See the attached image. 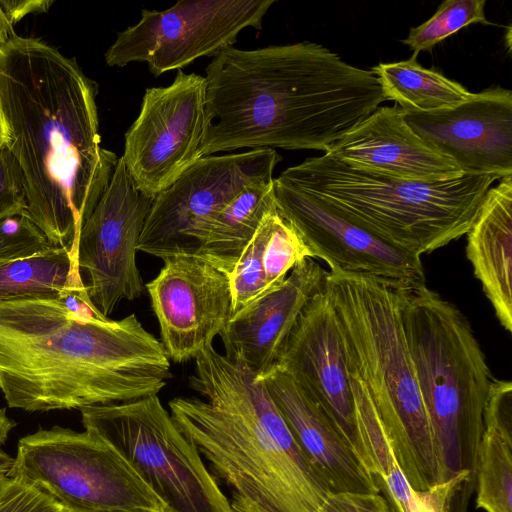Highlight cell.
I'll return each instance as SVG.
<instances>
[{
    "label": "cell",
    "mask_w": 512,
    "mask_h": 512,
    "mask_svg": "<svg viewBox=\"0 0 512 512\" xmlns=\"http://www.w3.org/2000/svg\"><path fill=\"white\" fill-rule=\"evenodd\" d=\"M275 0H183L142 10L138 23L117 34L104 57L111 67L145 62L154 76L182 70L196 59L232 46L245 28H262Z\"/></svg>",
    "instance_id": "obj_11"
},
{
    "label": "cell",
    "mask_w": 512,
    "mask_h": 512,
    "mask_svg": "<svg viewBox=\"0 0 512 512\" xmlns=\"http://www.w3.org/2000/svg\"><path fill=\"white\" fill-rule=\"evenodd\" d=\"M468 481L469 474L462 473L424 490L411 488L406 512H451L455 502L456 512H466Z\"/></svg>",
    "instance_id": "obj_29"
},
{
    "label": "cell",
    "mask_w": 512,
    "mask_h": 512,
    "mask_svg": "<svg viewBox=\"0 0 512 512\" xmlns=\"http://www.w3.org/2000/svg\"><path fill=\"white\" fill-rule=\"evenodd\" d=\"M16 426V422L6 414V408H0V446L4 444L10 431Z\"/></svg>",
    "instance_id": "obj_35"
},
{
    "label": "cell",
    "mask_w": 512,
    "mask_h": 512,
    "mask_svg": "<svg viewBox=\"0 0 512 512\" xmlns=\"http://www.w3.org/2000/svg\"><path fill=\"white\" fill-rule=\"evenodd\" d=\"M325 154L356 169L401 180L434 183L464 175L411 129L397 104L379 106Z\"/></svg>",
    "instance_id": "obj_18"
},
{
    "label": "cell",
    "mask_w": 512,
    "mask_h": 512,
    "mask_svg": "<svg viewBox=\"0 0 512 512\" xmlns=\"http://www.w3.org/2000/svg\"><path fill=\"white\" fill-rule=\"evenodd\" d=\"M411 129L464 174L512 176V91L500 86L431 112H405Z\"/></svg>",
    "instance_id": "obj_17"
},
{
    "label": "cell",
    "mask_w": 512,
    "mask_h": 512,
    "mask_svg": "<svg viewBox=\"0 0 512 512\" xmlns=\"http://www.w3.org/2000/svg\"><path fill=\"white\" fill-rule=\"evenodd\" d=\"M278 177L419 256L465 235L486 192L499 179L464 174L434 183L401 180L356 169L325 153Z\"/></svg>",
    "instance_id": "obj_7"
},
{
    "label": "cell",
    "mask_w": 512,
    "mask_h": 512,
    "mask_svg": "<svg viewBox=\"0 0 512 512\" xmlns=\"http://www.w3.org/2000/svg\"><path fill=\"white\" fill-rule=\"evenodd\" d=\"M466 255L502 327L512 332V176L486 192L466 233Z\"/></svg>",
    "instance_id": "obj_21"
},
{
    "label": "cell",
    "mask_w": 512,
    "mask_h": 512,
    "mask_svg": "<svg viewBox=\"0 0 512 512\" xmlns=\"http://www.w3.org/2000/svg\"><path fill=\"white\" fill-rule=\"evenodd\" d=\"M153 200L136 188L120 157L108 188L80 229L77 267L87 276L89 303L105 318L122 300L143 294L136 252Z\"/></svg>",
    "instance_id": "obj_13"
},
{
    "label": "cell",
    "mask_w": 512,
    "mask_h": 512,
    "mask_svg": "<svg viewBox=\"0 0 512 512\" xmlns=\"http://www.w3.org/2000/svg\"><path fill=\"white\" fill-rule=\"evenodd\" d=\"M476 470V508L512 512V384L492 379Z\"/></svg>",
    "instance_id": "obj_23"
},
{
    "label": "cell",
    "mask_w": 512,
    "mask_h": 512,
    "mask_svg": "<svg viewBox=\"0 0 512 512\" xmlns=\"http://www.w3.org/2000/svg\"><path fill=\"white\" fill-rule=\"evenodd\" d=\"M305 258H312L310 250L275 207L263 219L230 277L233 314L280 285Z\"/></svg>",
    "instance_id": "obj_22"
},
{
    "label": "cell",
    "mask_w": 512,
    "mask_h": 512,
    "mask_svg": "<svg viewBox=\"0 0 512 512\" xmlns=\"http://www.w3.org/2000/svg\"><path fill=\"white\" fill-rule=\"evenodd\" d=\"M399 288L343 271L327 272L324 281L348 368L367 391L410 487L424 490L439 483V469L405 335Z\"/></svg>",
    "instance_id": "obj_5"
},
{
    "label": "cell",
    "mask_w": 512,
    "mask_h": 512,
    "mask_svg": "<svg viewBox=\"0 0 512 512\" xmlns=\"http://www.w3.org/2000/svg\"><path fill=\"white\" fill-rule=\"evenodd\" d=\"M205 91V77L182 70L169 86L146 89L121 156L141 193L155 198L200 159Z\"/></svg>",
    "instance_id": "obj_12"
},
{
    "label": "cell",
    "mask_w": 512,
    "mask_h": 512,
    "mask_svg": "<svg viewBox=\"0 0 512 512\" xmlns=\"http://www.w3.org/2000/svg\"><path fill=\"white\" fill-rule=\"evenodd\" d=\"M84 430L109 444L158 497L164 512H232L201 454L158 395L80 410Z\"/></svg>",
    "instance_id": "obj_8"
},
{
    "label": "cell",
    "mask_w": 512,
    "mask_h": 512,
    "mask_svg": "<svg viewBox=\"0 0 512 512\" xmlns=\"http://www.w3.org/2000/svg\"><path fill=\"white\" fill-rule=\"evenodd\" d=\"M203 399L168 406L180 431L228 486L232 512H325L333 493L294 439L262 378L213 346L195 358Z\"/></svg>",
    "instance_id": "obj_4"
},
{
    "label": "cell",
    "mask_w": 512,
    "mask_h": 512,
    "mask_svg": "<svg viewBox=\"0 0 512 512\" xmlns=\"http://www.w3.org/2000/svg\"><path fill=\"white\" fill-rule=\"evenodd\" d=\"M275 207L273 179L246 186L211 220L198 255L230 278L263 219Z\"/></svg>",
    "instance_id": "obj_24"
},
{
    "label": "cell",
    "mask_w": 512,
    "mask_h": 512,
    "mask_svg": "<svg viewBox=\"0 0 512 512\" xmlns=\"http://www.w3.org/2000/svg\"><path fill=\"white\" fill-rule=\"evenodd\" d=\"M261 378L302 452L333 493L379 494L374 475L306 389L279 366Z\"/></svg>",
    "instance_id": "obj_20"
},
{
    "label": "cell",
    "mask_w": 512,
    "mask_h": 512,
    "mask_svg": "<svg viewBox=\"0 0 512 512\" xmlns=\"http://www.w3.org/2000/svg\"><path fill=\"white\" fill-rule=\"evenodd\" d=\"M327 271L312 258L297 264L278 286L233 314L220 333L225 355L263 377L309 300L324 286Z\"/></svg>",
    "instance_id": "obj_19"
},
{
    "label": "cell",
    "mask_w": 512,
    "mask_h": 512,
    "mask_svg": "<svg viewBox=\"0 0 512 512\" xmlns=\"http://www.w3.org/2000/svg\"><path fill=\"white\" fill-rule=\"evenodd\" d=\"M6 142V131H5V125L1 113L0 108V145Z\"/></svg>",
    "instance_id": "obj_37"
},
{
    "label": "cell",
    "mask_w": 512,
    "mask_h": 512,
    "mask_svg": "<svg viewBox=\"0 0 512 512\" xmlns=\"http://www.w3.org/2000/svg\"><path fill=\"white\" fill-rule=\"evenodd\" d=\"M280 161L270 148L200 158L154 198L137 251L198 255L215 215L246 186L272 180Z\"/></svg>",
    "instance_id": "obj_10"
},
{
    "label": "cell",
    "mask_w": 512,
    "mask_h": 512,
    "mask_svg": "<svg viewBox=\"0 0 512 512\" xmlns=\"http://www.w3.org/2000/svg\"><path fill=\"white\" fill-rule=\"evenodd\" d=\"M405 335L429 419L439 483L469 474L476 488L483 414L492 381L485 354L460 309L425 284L399 288Z\"/></svg>",
    "instance_id": "obj_6"
},
{
    "label": "cell",
    "mask_w": 512,
    "mask_h": 512,
    "mask_svg": "<svg viewBox=\"0 0 512 512\" xmlns=\"http://www.w3.org/2000/svg\"><path fill=\"white\" fill-rule=\"evenodd\" d=\"M52 0H0V6L14 24L28 14L47 12L53 4Z\"/></svg>",
    "instance_id": "obj_33"
},
{
    "label": "cell",
    "mask_w": 512,
    "mask_h": 512,
    "mask_svg": "<svg viewBox=\"0 0 512 512\" xmlns=\"http://www.w3.org/2000/svg\"><path fill=\"white\" fill-rule=\"evenodd\" d=\"M0 512H65L49 495L10 476L0 481Z\"/></svg>",
    "instance_id": "obj_30"
},
{
    "label": "cell",
    "mask_w": 512,
    "mask_h": 512,
    "mask_svg": "<svg viewBox=\"0 0 512 512\" xmlns=\"http://www.w3.org/2000/svg\"><path fill=\"white\" fill-rule=\"evenodd\" d=\"M145 285L170 360L183 363L212 346L233 315L230 278L197 254L163 258Z\"/></svg>",
    "instance_id": "obj_15"
},
{
    "label": "cell",
    "mask_w": 512,
    "mask_h": 512,
    "mask_svg": "<svg viewBox=\"0 0 512 512\" xmlns=\"http://www.w3.org/2000/svg\"><path fill=\"white\" fill-rule=\"evenodd\" d=\"M11 476L42 490L65 512H164L128 463L86 430L54 426L22 437Z\"/></svg>",
    "instance_id": "obj_9"
},
{
    "label": "cell",
    "mask_w": 512,
    "mask_h": 512,
    "mask_svg": "<svg viewBox=\"0 0 512 512\" xmlns=\"http://www.w3.org/2000/svg\"><path fill=\"white\" fill-rule=\"evenodd\" d=\"M275 204L312 258L330 271L368 275L400 288L425 284L421 256L354 222L320 197L273 178Z\"/></svg>",
    "instance_id": "obj_14"
},
{
    "label": "cell",
    "mask_w": 512,
    "mask_h": 512,
    "mask_svg": "<svg viewBox=\"0 0 512 512\" xmlns=\"http://www.w3.org/2000/svg\"><path fill=\"white\" fill-rule=\"evenodd\" d=\"M135 314L99 315L80 293L0 302V390L27 412L83 409L158 393L172 378Z\"/></svg>",
    "instance_id": "obj_3"
},
{
    "label": "cell",
    "mask_w": 512,
    "mask_h": 512,
    "mask_svg": "<svg viewBox=\"0 0 512 512\" xmlns=\"http://www.w3.org/2000/svg\"><path fill=\"white\" fill-rule=\"evenodd\" d=\"M14 34L13 24L9 21L0 6V47L4 45Z\"/></svg>",
    "instance_id": "obj_34"
},
{
    "label": "cell",
    "mask_w": 512,
    "mask_h": 512,
    "mask_svg": "<svg viewBox=\"0 0 512 512\" xmlns=\"http://www.w3.org/2000/svg\"><path fill=\"white\" fill-rule=\"evenodd\" d=\"M97 93L75 58L39 38L14 34L0 47L5 143L23 174L27 214L73 257L118 162L100 145Z\"/></svg>",
    "instance_id": "obj_1"
},
{
    "label": "cell",
    "mask_w": 512,
    "mask_h": 512,
    "mask_svg": "<svg viewBox=\"0 0 512 512\" xmlns=\"http://www.w3.org/2000/svg\"><path fill=\"white\" fill-rule=\"evenodd\" d=\"M27 211L22 171L3 143L0 145V221Z\"/></svg>",
    "instance_id": "obj_31"
},
{
    "label": "cell",
    "mask_w": 512,
    "mask_h": 512,
    "mask_svg": "<svg viewBox=\"0 0 512 512\" xmlns=\"http://www.w3.org/2000/svg\"><path fill=\"white\" fill-rule=\"evenodd\" d=\"M417 55L414 52L408 60L379 63L370 69L387 100L405 112L420 113L454 107L471 96L460 83L421 66Z\"/></svg>",
    "instance_id": "obj_26"
},
{
    "label": "cell",
    "mask_w": 512,
    "mask_h": 512,
    "mask_svg": "<svg viewBox=\"0 0 512 512\" xmlns=\"http://www.w3.org/2000/svg\"><path fill=\"white\" fill-rule=\"evenodd\" d=\"M15 458L0 449V481L12 475Z\"/></svg>",
    "instance_id": "obj_36"
},
{
    "label": "cell",
    "mask_w": 512,
    "mask_h": 512,
    "mask_svg": "<svg viewBox=\"0 0 512 512\" xmlns=\"http://www.w3.org/2000/svg\"><path fill=\"white\" fill-rule=\"evenodd\" d=\"M205 81L200 158L241 148L325 153L387 101L371 70L308 41L224 48Z\"/></svg>",
    "instance_id": "obj_2"
},
{
    "label": "cell",
    "mask_w": 512,
    "mask_h": 512,
    "mask_svg": "<svg viewBox=\"0 0 512 512\" xmlns=\"http://www.w3.org/2000/svg\"><path fill=\"white\" fill-rule=\"evenodd\" d=\"M73 293L87 297L76 260L65 248L0 264V302L57 299Z\"/></svg>",
    "instance_id": "obj_25"
},
{
    "label": "cell",
    "mask_w": 512,
    "mask_h": 512,
    "mask_svg": "<svg viewBox=\"0 0 512 512\" xmlns=\"http://www.w3.org/2000/svg\"><path fill=\"white\" fill-rule=\"evenodd\" d=\"M325 512H392L380 494H334Z\"/></svg>",
    "instance_id": "obj_32"
},
{
    "label": "cell",
    "mask_w": 512,
    "mask_h": 512,
    "mask_svg": "<svg viewBox=\"0 0 512 512\" xmlns=\"http://www.w3.org/2000/svg\"><path fill=\"white\" fill-rule=\"evenodd\" d=\"M275 366L315 398L369 470L357 429L345 345L324 286L300 313Z\"/></svg>",
    "instance_id": "obj_16"
},
{
    "label": "cell",
    "mask_w": 512,
    "mask_h": 512,
    "mask_svg": "<svg viewBox=\"0 0 512 512\" xmlns=\"http://www.w3.org/2000/svg\"><path fill=\"white\" fill-rule=\"evenodd\" d=\"M485 0H446L427 21L409 30L408 37L402 40L416 53L428 51L448 36L462 28L480 23L492 24L484 13Z\"/></svg>",
    "instance_id": "obj_27"
},
{
    "label": "cell",
    "mask_w": 512,
    "mask_h": 512,
    "mask_svg": "<svg viewBox=\"0 0 512 512\" xmlns=\"http://www.w3.org/2000/svg\"><path fill=\"white\" fill-rule=\"evenodd\" d=\"M53 248L27 211L0 221V264Z\"/></svg>",
    "instance_id": "obj_28"
}]
</instances>
